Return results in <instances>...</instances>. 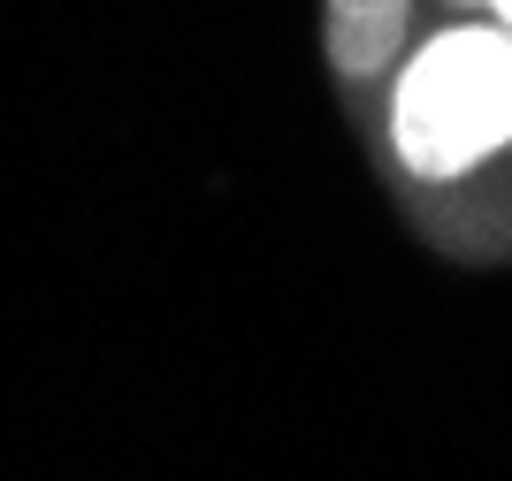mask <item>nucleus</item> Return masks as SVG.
Here are the masks:
<instances>
[{
	"instance_id": "obj_2",
	"label": "nucleus",
	"mask_w": 512,
	"mask_h": 481,
	"mask_svg": "<svg viewBox=\"0 0 512 481\" xmlns=\"http://www.w3.org/2000/svg\"><path fill=\"white\" fill-rule=\"evenodd\" d=\"M413 0H329V54L344 77H375L406 46Z\"/></svg>"
},
{
	"instance_id": "obj_1",
	"label": "nucleus",
	"mask_w": 512,
	"mask_h": 481,
	"mask_svg": "<svg viewBox=\"0 0 512 481\" xmlns=\"http://www.w3.org/2000/svg\"><path fill=\"white\" fill-rule=\"evenodd\" d=\"M390 138L421 176H459V168L490 161L512 146V31H444L398 77L390 100Z\"/></svg>"
},
{
	"instance_id": "obj_3",
	"label": "nucleus",
	"mask_w": 512,
	"mask_h": 481,
	"mask_svg": "<svg viewBox=\"0 0 512 481\" xmlns=\"http://www.w3.org/2000/svg\"><path fill=\"white\" fill-rule=\"evenodd\" d=\"M482 8H490V16L505 23V31H512V0H482Z\"/></svg>"
}]
</instances>
